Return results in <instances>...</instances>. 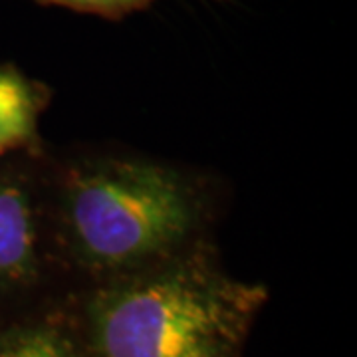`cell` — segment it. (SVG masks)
<instances>
[{"mask_svg": "<svg viewBox=\"0 0 357 357\" xmlns=\"http://www.w3.org/2000/svg\"><path fill=\"white\" fill-rule=\"evenodd\" d=\"M62 215L82 266L128 274L175 256L197 230L201 203L189 181L169 167L105 159L68 177Z\"/></svg>", "mask_w": 357, "mask_h": 357, "instance_id": "cell-2", "label": "cell"}, {"mask_svg": "<svg viewBox=\"0 0 357 357\" xmlns=\"http://www.w3.org/2000/svg\"><path fill=\"white\" fill-rule=\"evenodd\" d=\"M38 270V225L22 185L0 178V284L30 280Z\"/></svg>", "mask_w": 357, "mask_h": 357, "instance_id": "cell-3", "label": "cell"}, {"mask_svg": "<svg viewBox=\"0 0 357 357\" xmlns=\"http://www.w3.org/2000/svg\"><path fill=\"white\" fill-rule=\"evenodd\" d=\"M36 2L44 6H60L74 13L119 20L123 16L145 10L155 0H36Z\"/></svg>", "mask_w": 357, "mask_h": 357, "instance_id": "cell-6", "label": "cell"}, {"mask_svg": "<svg viewBox=\"0 0 357 357\" xmlns=\"http://www.w3.org/2000/svg\"><path fill=\"white\" fill-rule=\"evenodd\" d=\"M264 286L234 280L206 256H169L119 274L88 306L91 357H241Z\"/></svg>", "mask_w": 357, "mask_h": 357, "instance_id": "cell-1", "label": "cell"}, {"mask_svg": "<svg viewBox=\"0 0 357 357\" xmlns=\"http://www.w3.org/2000/svg\"><path fill=\"white\" fill-rule=\"evenodd\" d=\"M48 91L13 66H0V155L38 139Z\"/></svg>", "mask_w": 357, "mask_h": 357, "instance_id": "cell-4", "label": "cell"}, {"mask_svg": "<svg viewBox=\"0 0 357 357\" xmlns=\"http://www.w3.org/2000/svg\"><path fill=\"white\" fill-rule=\"evenodd\" d=\"M0 357H86L74 340L50 321L18 328L0 337Z\"/></svg>", "mask_w": 357, "mask_h": 357, "instance_id": "cell-5", "label": "cell"}]
</instances>
